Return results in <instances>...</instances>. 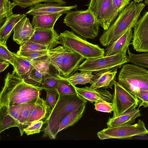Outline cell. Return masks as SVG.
Returning a JSON list of instances; mask_svg holds the SVG:
<instances>
[{"label":"cell","mask_w":148,"mask_h":148,"mask_svg":"<svg viewBox=\"0 0 148 148\" xmlns=\"http://www.w3.org/2000/svg\"><path fill=\"white\" fill-rule=\"evenodd\" d=\"M60 79L57 88L58 94L73 95L77 93L73 86L71 85L65 78L60 76Z\"/></svg>","instance_id":"obj_35"},{"label":"cell","mask_w":148,"mask_h":148,"mask_svg":"<svg viewBox=\"0 0 148 148\" xmlns=\"http://www.w3.org/2000/svg\"><path fill=\"white\" fill-rule=\"evenodd\" d=\"M26 14H13L5 19L0 28V44L7 45V41L16 24L26 17Z\"/></svg>","instance_id":"obj_21"},{"label":"cell","mask_w":148,"mask_h":148,"mask_svg":"<svg viewBox=\"0 0 148 148\" xmlns=\"http://www.w3.org/2000/svg\"><path fill=\"white\" fill-rule=\"evenodd\" d=\"M86 103L82 104L63 118L59 124L57 134L61 131L74 125L80 119L85 110Z\"/></svg>","instance_id":"obj_24"},{"label":"cell","mask_w":148,"mask_h":148,"mask_svg":"<svg viewBox=\"0 0 148 148\" xmlns=\"http://www.w3.org/2000/svg\"><path fill=\"white\" fill-rule=\"evenodd\" d=\"M0 60L8 62L13 66L14 65V59L12 52L8 49L7 45L0 44Z\"/></svg>","instance_id":"obj_39"},{"label":"cell","mask_w":148,"mask_h":148,"mask_svg":"<svg viewBox=\"0 0 148 148\" xmlns=\"http://www.w3.org/2000/svg\"><path fill=\"white\" fill-rule=\"evenodd\" d=\"M17 5L9 0H0V24H3L5 19L14 14L13 8Z\"/></svg>","instance_id":"obj_30"},{"label":"cell","mask_w":148,"mask_h":148,"mask_svg":"<svg viewBox=\"0 0 148 148\" xmlns=\"http://www.w3.org/2000/svg\"><path fill=\"white\" fill-rule=\"evenodd\" d=\"M49 50H43L16 53L18 55L26 59L32 61H47L49 57Z\"/></svg>","instance_id":"obj_29"},{"label":"cell","mask_w":148,"mask_h":148,"mask_svg":"<svg viewBox=\"0 0 148 148\" xmlns=\"http://www.w3.org/2000/svg\"><path fill=\"white\" fill-rule=\"evenodd\" d=\"M23 104L7 106H0V133L13 127L18 128V120Z\"/></svg>","instance_id":"obj_12"},{"label":"cell","mask_w":148,"mask_h":148,"mask_svg":"<svg viewBox=\"0 0 148 148\" xmlns=\"http://www.w3.org/2000/svg\"><path fill=\"white\" fill-rule=\"evenodd\" d=\"M145 3L147 4L148 5V0H144ZM143 0H134V1L136 3H139L142 1Z\"/></svg>","instance_id":"obj_45"},{"label":"cell","mask_w":148,"mask_h":148,"mask_svg":"<svg viewBox=\"0 0 148 148\" xmlns=\"http://www.w3.org/2000/svg\"><path fill=\"white\" fill-rule=\"evenodd\" d=\"M145 5L143 3H136L132 1L126 6L100 37L99 42L102 46L107 47L127 30L134 28Z\"/></svg>","instance_id":"obj_2"},{"label":"cell","mask_w":148,"mask_h":148,"mask_svg":"<svg viewBox=\"0 0 148 148\" xmlns=\"http://www.w3.org/2000/svg\"><path fill=\"white\" fill-rule=\"evenodd\" d=\"M49 50L48 47L46 46L28 40L20 45L19 52H25L43 50Z\"/></svg>","instance_id":"obj_36"},{"label":"cell","mask_w":148,"mask_h":148,"mask_svg":"<svg viewBox=\"0 0 148 148\" xmlns=\"http://www.w3.org/2000/svg\"><path fill=\"white\" fill-rule=\"evenodd\" d=\"M85 59L77 53L65 50L59 75L65 78L69 77L77 71L80 64Z\"/></svg>","instance_id":"obj_16"},{"label":"cell","mask_w":148,"mask_h":148,"mask_svg":"<svg viewBox=\"0 0 148 148\" xmlns=\"http://www.w3.org/2000/svg\"><path fill=\"white\" fill-rule=\"evenodd\" d=\"M33 67L39 71L43 77L49 72L50 63L47 61H36L29 60Z\"/></svg>","instance_id":"obj_38"},{"label":"cell","mask_w":148,"mask_h":148,"mask_svg":"<svg viewBox=\"0 0 148 148\" xmlns=\"http://www.w3.org/2000/svg\"><path fill=\"white\" fill-rule=\"evenodd\" d=\"M73 86L78 95L91 103L112 101L113 95L106 89H94L87 86L82 88Z\"/></svg>","instance_id":"obj_14"},{"label":"cell","mask_w":148,"mask_h":148,"mask_svg":"<svg viewBox=\"0 0 148 148\" xmlns=\"http://www.w3.org/2000/svg\"><path fill=\"white\" fill-rule=\"evenodd\" d=\"M139 108L117 117L109 118L106 123L108 127H113L132 124L135 122L136 119L141 115Z\"/></svg>","instance_id":"obj_22"},{"label":"cell","mask_w":148,"mask_h":148,"mask_svg":"<svg viewBox=\"0 0 148 148\" xmlns=\"http://www.w3.org/2000/svg\"><path fill=\"white\" fill-rule=\"evenodd\" d=\"M129 62L144 68L148 69V52L139 54L131 53L128 49L127 50Z\"/></svg>","instance_id":"obj_31"},{"label":"cell","mask_w":148,"mask_h":148,"mask_svg":"<svg viewBox=\"0 0 148 148\" xmlns=\"http://www.w3.org/2000/svg\"><path fill=\"white\" fill-rule=\"evenodd\" d=\"M14 59V70L13 72L16 73L23 79L29 73L33 66L29 60L12 52Z\"/></svg>","instance_id":"obj_25"},{"label":"cell","mask_w":148,"mask_h":148,"mask_svg":"<svg viewBox=\"0 0 148 148\" xmlns=\"http://www.w3.org/2000/svg\"><path fill=\"white\" fill-rule=\"evenodd\" d=\"M87 100L77 93L73 95L58 94L57 102L42 131L44 136L51 139H55L57 134L58 127L61 121L69 113Z\"/></svg>","instance_id":"obj_3"},{"label":"cell","mask_w":148,"mask_h":148,"mask_svg":"<svg viewBox=\"0 0 148 148\" xmlns=\"http://www.w3.org/2000/svg\"><path fill=\"white\" fill-rule=\"evenodd\" d=\"M65 49L62 46H59L48 50L47 61L58 71L59 75L64 55Z\"/></svg>","instance_id":"obj_26"},{"label":"cell","mask_w":148,"mask_h":148,"mask_svg":"<svg viewBox=\"0 0 148 148\" xmlns=\"http://www.w3.org/2000/svg\"><path fill=\"white\" fill-rule=\"evenodd\" d=\"M63 14L58 13L34 15L31 24L35 28L53 29L56 22Z\"/></svg>","instance_id":"obj_23"},{"label":"cell","mask_w":148,"mask_h":148,"mask_svg":"<svg viewBox=\"0 0 148 148\" xmlns=\"http://www.w3.org/2000/svg\"><path fill=\"white\" fill-rule=\"evenodd\" d=\"M60 75L56 74L54 75L49 73L43 77L41 85V87L45 88L51 89L57 91V88L60 79Z\"/></svg>","instance_id":"obj_32"},{"label":"cell","mask_w":148,"mask_h":148,"mask_svg":"<svg viewBox=\"0 0 148 148\" xmlns=\"http://www.w3.org/2000/svg\"><path fill=\"white\" fill-rule=\"evenodd\" d=\"M118 82L126 90L136 96L142 90H148V70L133 64L122 66L117 78Z\"/></svg>","instance_id":"obj_6"},{"label":"cell","mask_w":148,"mask_h":148,"mask_svg":"<svg viewBox=\"0 0 148 148\" xmlns=\"http://www.w3.org/2000/svg\"><path fill=\"white\" fill-rule=\"evenodd\" d=\"M87 5L105 30L109 28L118 15L113 8L112 0H90Z\"/></svg>","instance_id":"obj_10"},{"label":"cell","mask_w":148,"mask_h":148,"mask_svg":"<svg viewBox=\"0 0 148 148\" xmlns=\"http://www.w3.org/2000/svg\"><path fill=\"white\" fill-rule=\"evenodd\" d=\"M63 22L84 39H94L99 34V25L88 9L68 12Z\"/></svg>","instance_id":"obj_4"},{"label":"cell","mask_w":148,"mask_h":148,"mask_svg":"<svg viewBox=\"0 0 148 148\" xmlns=\"http://www.w3.org/2000/svg\"><path fill=\"white\" fill-rule=\"evenodd\" d=\"M136 96L139 100V108L142 106L144 108L148 107V90H140Z\"/></svg>","instance_id":"obj_42"},{"label":"cell","mask_w":148,"mask_h":148,"mask_svg":"<svg viewBox=\"0 0 148 148\" xmlns=\"http://www.w3.org/2000/svg\"><path fill=\"white\" fill-rule=\"evenodd\" d=\"M44 89L26 83L16 73H8L0 94V106L21 104L36 98Z\"/></svg>","instance_id":"obj_1"},{"label":"cell","mask_w":148,"mask_h":148,"mask_svg":"<svg viewBox=\"0 0 148 148\" xmlns=\"http://www.w3.org/2000/svg\"><path fill=\"white\" fill-rule=\"evenodd\" d=\"M10 62L0 60V72L4 71L9 66Z\"/></svg>","instance_id":"obj_44"},{"label":"cell","mask_w":148,"mask_h":148,"mask_svg":"<svg viewBox=\"0 0 148 148\" xmlns=\"http://www.w3.org/2000/svg\"><path fill=\"white\" fill-rule=\"evenodd\" d=\"M59 38L60 35L54 28H37L29 40L47 46L50 50L60 44Z\"/></svg>","instance_id":"obj_15"},{"label":"cell","mask_w":148,"mask_h":148,"mask_svg":"<svg viewBox=\"0 0 148 148\" xmlns=\"http://www.w3.org/2000/svg\"><path fill=\"white\" fill-rule=\"evenodd\" d=\"M51 107L42 98L38 96L32 108L25 124V128L32 122L38 120H44L45 123L52 111Z\"/></svg>","instance_id":"obj_18"},{"label":"cell","mask_w":148,"mask_h":148,"mask_svg":"<svg viewBox=\"0 0 148 148\" xmlns=\"http://www.w3.org/2000/svg\"><path fill=\"white\" fill-rule=\"evenodd\" d=\"M112 102L114 106L112 117L120 116L136 109L139 105L138 97L126 90L116 80Z\"/></svg>","instance_id":"obj_9"},{"label":"cell","mask_w":148,"mask_h":148,"mask_svg":"<svg viewBox=\"0 0 148 148\" xmlns=\"http://www.w3.org/2000/svg\"><path fill=\"white\" fill-rule=\"evenodd\" d=\"M132 41L131 45L134 50L148 52V10L139 19L134 27Z\"/></svg>","instance_id":"obj_11"},{"label":"cell","mask_w":148,"mask_h":148,"mask_svg":"<svg viewBox=\"0 0 148 148\" xmlns=\"http://www.w3.org/2000/svg\"><path fill=\"white\" fill-rule=\"evenodd\" d=\"M75 73L69 77L65 78L72 86H75L77 84H85L92 83L94 75L89 71H81Z\"/></svg>","instance_id":"obj_27"},{"label":"cell","mask_w":148,"mask_h":148,"mask_svg":"<svg viewBox=\"0 0 148 148\" xmlns=\"http://www.w3.org/2000/svg\"><path fill=\"white\" fill-rule=\"evenodd\" d=\"M130 0H112L113 8L119 14L130 3Z\"/></svg>","instance_id":"obj_43"},{"label":"cell","mask_w":148,"mask_h":148,"mask_svg":"<svg viewBox=\"0 0 148 148\" xmlns=\"http://www.w3.org/2000/svg\"><path fill=\"white\" fill-rule=\"evenodd\" d=\"M42 74L34 68L28 75L23 79L27 83L36 87H40L43 79Z\"/></svg>","instance_id":"obj_33"},{"label":"cell","mask_w":148,"mask_h":148,"mask_svg":"<svg viewBox=\"0 0 148 148\" xmlns=\"http://www.w3.org/2000/svg\"><path fill=\"white\" fill-rule=\"evenodd\" d=\"M126 52L122 51L112 56L86 59L79 65L77 71L92 73L105 69L120 68L129 62Z\"/></svg>","instance_id":"obj_7"},{"label":"cell","mask_w":148,"mask_h":148,"mask_svg":"<svg viewBox=\"0 0 148 148\" xmlns=\"http://www.w3.org/2000/svg\"><path fill=\"white\" fill-rule=\"evenodd\" d=\"M59 35L60 44L66 50L77 53L86 59L104 56L103 49L88 42L72 31L66 30Z\"/></svg>","instance_id":"obj_5"},{"label":"cell","mask_w":148,"mask_h":148,"mask_svg":"<svg viewBox=\"0 0 148 148\" xmlns=\"http://www.w3.org/2000/svg\"><path fill=\"white\" fill-rule=\"evenodd\" d=\"M37 98L23 104V106L20 112L18 119L19 122L18 128L19 130L21 136L23 135L25 124L30 110L36 102Z\"/></svg>","instance_id":"obj_28"},{"label":"cell","mask_w":148,"mask_h":148,"mask_svg":"<svg viewBox=\"0 0 148 148\" xmlns=\"http://www.w3.org/2000/svg\"><path fill=\"white\" fill-rule=\"evenodd\" d=\"M13 2L23 8L34 6L36 4L44 2H53L65 5L67 2L64 0H12Z\"/></svg>","instance_id":"obj_34"},{"label":"cell","mask_w":148,"mask_h":148,"mask_svg":"<svg viewBox=\"0 0 148 148\" xmlns=\"http://www.w3.org/2000/svg\"><path fill=\"white\" fill-rule=\"evenodd\" d=\"M45 123V121L44 120L34 121L24 128V132L27 136L39 133L40 132Z\"/></svg>","instance_id":"obj_37"},{"label":"cell","mask_w":148,"mask_h":148,"mask_svg":"<svg viewBox=\"0 0 148 148\" xmlns=\"http://www.w3.org/2000/svg\"><path fill=\"white\" fill-rule=\"evenodd\" d=\"M133 30H127L116 40L108 46L105 50V56L114 55L122 51L127 52L131 45L133 38Z\"/></svg>","instance_id":"obj_20"},{"label":"cell","mask_w":148,"mask_h":148,"mask_svg":"<svg viewBox=\"0 0 148 148\" xmlns=\"http://www.w3.org/2000/svg\"><path fill=\"white\" fill-rule=\"evenodd\" d=\"M35 28L30 23L29 18L25 17L15 25L14 30L13 40L18 44L29 40L34 35Z\"/></svg>","instance_id":"obj_19"},{"label":"cell","mask_w":148,"mask_h":148,"mask_svg":"<svg viewBox=\"0 0 148 148\" xmlns=\"http://www.w3.org/2000/svg\"><path fill=\"white\" fill-rule=\"evenodd\" d=\"M118 67L96 71L90 87L94 89H112L116 80Z\"/></svg>","instance_id":"obj_17"},{"label":"cell","mask_w":148,"mask_h":148,"mask_svg":"<svg viewBox=\"0 0 148 148\" xmlns=\"http://www.w3.org/2000/svg\"><path fill=\"white\" fill-rule=\"evenodd\" d=\"M77 5L66 6L53 2L39 3L30 7L29 10L25 14L29 15L48 14L55 13H65L71 11V9H76Z\"/></svg>","instance_id":"obj_13"},{"label":"cell","mask_w":148,"mask_h":148,"mask_svg":"<svg viewBox=\"0 0 148 148\" xmlns=\"http://www.w3.org/2000/svg\"><path fill=\"white\" fill-rule=\"evenodd\" d=\"M148 134L144 122L139 119L134 124L107 127L98 132L97 136L101 140L130 138L136 136H144Z\"/></svg>","instance_id":"obj_8"},{"label":"cell","mask_w":148,"mask_h":148,"mask_svg":"<svg viewBox=\"0 0 148 148\" xmlns=\"http://www.w3.org/2000/svg\"><path fill=\"white\" fill-rule=\"evenodd\" d=\"M47 93L45 101L53 109L54 107L58 100V93L56 91L47 88L45 89Z\"/></svg>","instance_id":"obj_41"},{"label":"cell","mask_w":148,"mask_h":148,"mask_svg":"<svg viewBox=\"0 0 148 148\" xmlns=\"http://www.w3.org/2000/svg\"><path fill=\"white\" fill-rule=\"evenodd\" d=\"M95 109L98 111L111 113L114 110L112 102L107 101H99L94 104Z\"/></svg>","instance_id":"obj_40"}]
</instances>
